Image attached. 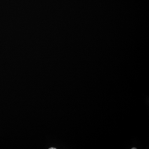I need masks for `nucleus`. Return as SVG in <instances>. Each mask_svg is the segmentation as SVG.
Returning <instances> with one entry per match:
<instances>
[{"mask_svg": "<svg viewBox=\"0 0 149 149\" xmlns=\"http://www.w3.org/2000/svg\"><path fill=\"white\" fill-rule=\"evenodd\" d=\"M55 148H50L49 149H56Z\"/></svg>", "mask_w": 149, "mask_h": 149, "instance_id": "f257e3e1", "label": "nucleus"}]
</instances>
